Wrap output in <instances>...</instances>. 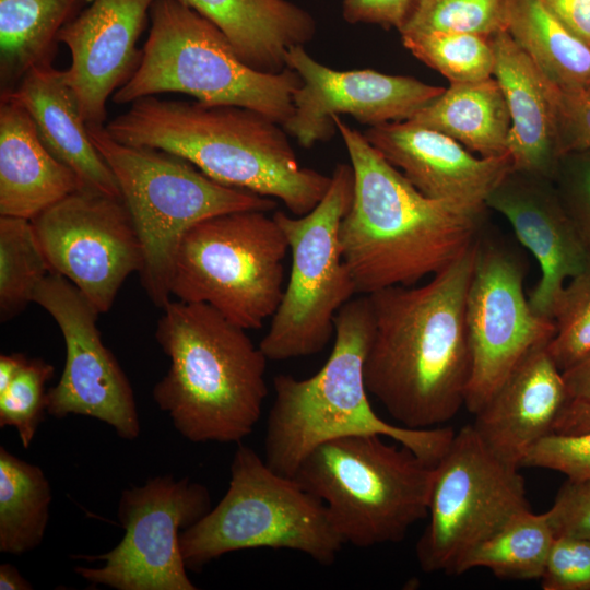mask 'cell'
Listing matches in <instances>:
<instances>
[{"label": "cell", "instance_id": "2", "mask_svg": "<svg viewBox=\"0 0 590 590\" xmlns=\"http://www.w3.org/2000/svg\"><path fill=\"white\" fill-rule=\"evenodd\" d=\"M332 120L354 172L340 224L343 260L357 294L416 285L464 252L484 229L485 211L426 197L340 116Z\"/></svg>", "mask_w": 590, "mask_h": 590}, {"label": "cell", "instance_id": "33", "mask_svg": "<svg viewBox=\"0 0 590 590\" xmlns=\"http://www.w3.org/2000/svg\"><path fill=\"white\" fill-rule=\"evenodd\" d=\"M508 27V0H416L403 33L455 32L491 38Z\"/></svg>", "mask_w": 590, "mask_h": 590}, {"label": "cell", "instance_id": "4", "mask_svg": "<svg viewBox=\"0 0 590 590\" xmlns=\"http://www.w3.org/2000/svg\"><path fill=\"white\" fill-rule=\"evenodd\" d=\"M155 339L169 358L152 397L192 442H240L260 420L268 394L267 356L206 304L169 302Z\"/></svg>", "mask_w": 590, "mask_h": 590}, {"label": "cell", "instance_id": "10", "mask_svg": "<svg viewBox=\"0 0 590 590\" xmlns=\"http://www.w3.org/2000/svg\"><path fill=\"white\" fill-rule=\"evenodd\" d=\"M288 251L284 233L266 211L205 219L178 245L170 294L206 304L245 330L260 329L281 303Z\"/></svg>", "mask_w": 590, "mask_h": 590}, {"label": "cell", "instance_id": "3", "mask_svg": "<svg viewBox=\"0 0 590 590\" xmlns=\"http://www.w3.org/2000/svg\"><path fill=\"white\" fill-rule=\"evenodd\" d=\"M105 129L119 143L174 153L220 184L279 199L293 215L310 212L331 182L299 165L280 123L241 106L148 96Z\"/></svg>", "mask_w": 590, "mask_h": 590}, {"label": "cell", "instance_id": "27", "mask_svg": "<svg viewBox=\"0 0 590 590\" xmlns=\"http://www.w3.org/2000/svg\"><path fill=\"white\" fill-rule=\"evenodd\" d=\"M81 0H0L1 93L34 67L51 62L58 35Z\"/></svg>", "mask_w": 590, "mask_h": 590}, {"label": "cell", "instance_id": "46", "mask_svg": "<svg viewBox=\"0 0 590 590\" xmlns=\"http://www.w3.org/2000/svg\"><path fill=\"white\" fill-rule=\"evenodd\" d=\"M0 589L32 590L33 586L20 574L15 566L5 563L0 565Z\"/></svg>", "mask_w": 590, "mask_h": 590}, {"label": "cell", "instance_id": "40", "mask_svg": "<svg viewBox=\"0 0 590 590\" xmlns=\"http://www.w3.org/2000/svg\"><path fill=\"white\" fill-rule=\"evenodd\" d=\"M557 114L562 155L590 150V90L557 86Z\"/></svg>", "mask_w": 590, "mask_h": 590}, {"label": "cell", "instance_id": "14", "mask_svg": "<svg viewBox=\"0 0 590 590\" xmlns=\"http://www.w3.org/2000/svg\"><path fill=\"white\" fill-rule=\"evenodd\" d=\"M526 273L521 255L483 229L465 303L472 368L464 405L472 414L531 350L555 334L553 320L538 315L524 294Z\"/></svg>", "mask_w": 590, "mask_h": 590}, {"label": "cell", "instance_id": "12", "mask_svg": "<svg viewBox=\"0 0 590 590\" xmlns=\"http://www.w3.org/2000/svg\"><path fill=\"white\" fill-rule=\"evenodd\" d=\"M519 469L495 455L472 424L455 433L435 465L428 523L416 543L422 570L460 575L481 544L530 509Z\"/></svg>", "mask_w": 590, "mask_h": 590}, {"label": "cell", "instance_id": "13", "mask_svg": "<svg viewBox=\"0 0 590 590\" xmlns=\"http://www.w3.org/2000/svg\"><path fill=\"white\" fill-rule=\"evenodd\" d=\"M209 489L188 477H152L122 491L117 517L125 534L110 551L82 556L101 567H74L93 585L116 590H197L179 547L182 530L211 509Z\"/></svg>", "mask_w": 590, "mask_h": 590}, {"label": "cell", "instance_id": "32", "mask_svg": "<svg viewBox=\"0 0 590 590\" xmlns=\"http://www.w3.org/2000/svg\"><path fill=\"white\" fill-rule=\"evenodd\" d=\"M400 35L403 46L414 57L447 78L450 83L493 76L495 57L487 37L439 31Z\"/></svg>", "mask_w": 590, "mask_h": 590}, {"label": "cell", "instance_id": "22", "mask_svg": "<svg viewBox=\"0 0 590 590\" xmlns=\"http://www.w3.org/2000/svg\"><path fill=\"white\" fill-rule=\"evenodd\" d=\"M489 39L495 57L493 76L511 121L507 146L512 167L552 179L562 156L557 86L507 31Z\"/></svg>", "mask_w": 590, "mask_h": 590}, {"label": "cell", "instance_id": "31", "mask_svg": "<svg viewBox=\"0 0 590 590\" xmlns=\"http://www.w3.org/2000/svg\"><path fill=\"white\" fill-rule=\"evenodd\" d=\"M51 269L31 220L0 215V320L23 311Z\"/></svg>", "mask_w": 590, "mask_h": 590}, {"label": "cell", "instance_id": "11", "mask_svg": "<svg viewBox=\"0 0 590 590\" xmlns=\"http://www.w3.org/2000/svg\"><path fill=\"white\" fill-rule=\"evenodd\" d=\"M354 194L351 165L338 164L321 201L305 215L273 214L288 244L291 269L281 303L259 346L270 361L321 352L338 311L357 294L339 229Z\"/></svg>", "mask_w": 590, "mask_h": 590}, {"label": "cell", "instance_id": "39", "mask_svg": "<svg viewBox=\"0 0 590 590\" xmlns=\"http://www.w3.org/2000/svg\"><path fill=\"white\" fill-rule=\"evenodd\" d=\"M545 512L555 538L590 540V480L567 479Z\"/></svg>", "mask_w": 590, "mask_h": 590}, {"label": "cell", "instance_id": "23", "mask_svg": "<svg viewBox=\"0 0 590 590\" xmlns=\"http://www.w3.org/2000/svg\"><path fill=\"white\" fill-rule=\"evenodd\" d=\"M83 188L46 148L28 111L10 93H1L0 215L32 220Z\"/></svg>", "mask_w": 590, "mask_h": 590}, {"label": "cell", "instance_id": "24", "mask_svg": "<svg viewBox=\"0 0 590 590\" xmlns=\"http://www.w3.org/2000/svg\"><path fill=\"white\" fill-rule=\"evenodd\" d=\"M10 93L32 116L46 148L80 178L84 189L121 198L116 177L93 144L64 71L32 68Z\"/></svg>", "mask_w": 590, "mask_h": 590}, {"label": "cell", "instance_id": "43", "mask_svg": "<svg viewBox=\"0 0 590 590\" xmlns=\"http://www.w3.org/2000/svg\"><path fill=\"white\" fill-rule=\"evenodd\" d=\"M589 429L590 403L568 401L555 422L553 433L574 435Z\"/></svg>", "mask_w": 590, "mask_h": 590}, {"label": "cell", "instance_id": "1", "mask_svg": "<svg viewBox=\"0 0 590 590\" xmlns=\"http://www.w3.org/2000/svg\"><path fill=\"white\" fill-rule=\"evenodd\" d=\"M476 240L425 284L366 295L374 330L366 387L403 427L451 420L465 402L472 357L465 303Z\"/></svg>", "mask_w": 590, "mask_h": 590}, {"label": "cell", "instance_id": "17", "mask_svg": "<svg viewBox=\"0 0 590 590\" xmlns=\"http://www.w3.org/2000/svg\"><path fill=\"white\" fill-rule=\"evenodd\" d=\"M285 66L300 76L302 85L292 96L293 115L282 127L307 149L334 135L333 115L349 114L369 127L406 121L445 91L412 76L371 69L333 70L304 46L286 51Z\"/></svg>", "mask_w": 590, "mask_h": 590}, {"label": "cell", "instance_id": "29", "mask_svg": "<svg viewBox=\"0 0 590 590\" xmlns=\"http://www.w3.org/2000/svg\"><path fill=\"white\" fill-rule=\"evenodd\" d=\"M51 487L40 467L0 447V552L22 555L43 542Z\"/></svg>", "mask_w": 590, "mask_h": 590}, {"label": "cell", "instance_id": "35", "mask_svg": "<svg viewBox=\"0 0 590 590\" xmlns=\"http://www.w3.org/2000/svg\"><path fill=\"white\" fill-rule=\"evenodd\" d=\"M55 368L42 358H28L9 387L0 393V427L16 429L27 449L47 413L45 385Z\"/></svg>", "mask_w": 590, "mask_h": 590}, {"label": "cell", "instance_id": "36", "mask_svg": "<svg viewBox=\"0 0 590 590\" xmlns=\"http://www.w3.org/2000/svg\"><path fill=\"white\" fill-rule=\"evenodd\" d=\"M552 180L567 215L590 248V150L563 154Z\"/></svg>", "mask_w": 590, "mask_h": 590}, {"label": "cell", "instance_id": "9", "mask_svg": "<svg viewBox=\"0 0 590 590\" xmlns=\"http://www.w3.org/2000/svg\"><path fill=\"white\" fill-rule=\"evenodd\" d=\"M343 544L321 499L241 444L225 495L179 534L182 559L192 571L229 552L258 547L297 551L328 566Z\"/></svg>", "mask_w": 590, "mask_h": 590}, {"label": "cell", "instance_id": "30", "mask_svg": "<svg viewBox=\"0 0 590 590\" xmlns=\"http://www.w3.org/2000/svg\"><path fill=\"white\" fill-rule=\"evenodd\" d=\"M554 540L546 512L528 509L481 544L464 560L460 575L486 568L500 579H540Z\"/></svg>", "mask_w": 590, "mask_h": 590}, {"label": "cell", "instance_id": "26", "mask_svg": "<svg viewBox=\"0 0 590 590\" xmlns=\"http://www.w3.org/2000/svg\"><path fill=\"white\" fill-rule=\"evenodd\" d=\"M410 121L437 130L482 157L508 154L510 116L495 78L450 83Z\"/></svg>", "mask_w": 590, "mask_h": 590}, {"label": "cell", "instance_id": "19", "mask_svg": "<svg viewBox=\"0 0 590 590\" xmlns=\"http://www.w3.org/2000/svg\"><path fill=\"white\" fill-rule=\"evenodd\" d=\"M485 205L507 219L518 240L538 261L541 276L528 299L538 315L552 319L555 298L590 255L553 180L512 168L489 193Z\"/></svg>", "mask_w": 590, "mask_h": 590}, {"label": "cell", "instance_id": "18", "mask_svg": "<svg viewBox=\"0 0 590 590\" xmlns=\"http://www.w3.org/2000/svg\"><path fill=\"white\" fill-rule=\"evenodd\" d=\"M156 0H91L60 30L58 42L70 50L64 78L87 128L105 127L108 97L137 69V42Z\"/></svg>", "mask_w": 590, "mask_h": 590}, {"label": "cell", "instance_id": "45", "mask_svg": "<svg viewBox=\"0 0 590 590\" xmlns=\"http://www.w3.org/2000/svg\"><path fill=\"white\" fill-rule=\"evenodd\" d=\"M27 357L21 353L1 354L0 356V393L11 384L15 375L26 362Z\"/></svg>", "mask_w": 590, "mask_h": 590}, {"label": "cell", "instance_id": "34", "mask_svg": "<svg viewBox=\"0 0 590 590\" xmlns=\"http://www.w3.org/2000/svg\"><path fill=\"white\" fill-rule=\"evenodd\" d=\"M555 334L547 351L563 373L590 353V255L554 300Z\"/></svg>", "mask_w": 590, "mask_h": 590}, {"label": "cell", "instance_id": "16", "mask_svg": "<svg viewBox=\"0 0 590 590\" xmlns=\"http://www.w3.org/2000/svg\"><path fill=\"white\" fill-rule=\"evenodd\" d=\"M33 302L58 324L66 344V363L58 384L46 394L47 413L102 421L127 440L140 435V418L131 384L97 329V311L64 276L50 272Z\"/></svg>", "mask_w": 590, "mask_h": 590}, {"label": "cell", "instance_id": "42", "mask_svg": "<svg viewBox=\"0 0 590 590\" xmlns=\"http://www.w3.org/2000/svg\"><path fill=\"white\" fill-rule=\"evenodd\" d=\"M578 39L590 47V0H542Z\"/></svg>", "mask_w": 590, "mask_h": 590}, {"label": "cell", "instance_id": "7", "mask_svg": "<svg viewBox=\"0 0 590 590\" xmlns=\"http://www.w3.org/2000/svg\"><path fill=\"white\" fill-rule=\"evenodd\" d=\"M87 130L116 177L138 233L143 252L141 285L161 309L170 302L175 253L190 227L219 214L269 212L278 205L272 198L213 180L174 153L119 143L105 127Z\"/></svg>", "mask_w": 590, "mask_h": 590}, {"label": "cell", "instance_id": "5", "mask_svg": "<svg viewBox=\"0 0 590 590\" xmlns=\"http://www.w3.org/2000/svg\"><path fill=\"white\" fill-rule=\"evenodd\" d=\"M374 321L366 295L349 300L334 319V342L321 369L309 378H273L274 400L264 437V461L293 477L316 446L342 436L389 437L436 465L449 448L450 427L412 429L390 424L370 405L364 366Z\"/></svg>", "mask_w": 590, "mask_h": 590}, {"label": "cell", "instance_id": "25", "mask_svg": "<svg viewBox=\"0 0 590 590\" xmlns=\"http://www.w3.org/2000/svg\"><path fill=\"white\" fill-rule=\"evenodd\" d=\"M214 25L237 56L261 72L279 73L286 51L316 34L312 15L288 0H178Z\"/></svg>", "mask_w": 590, "mask_h": 590}, {"label": "cell", "instance_id": "15", "mask_svg": "<svg viewBox=\"0 0 590 590\" xmlns=\"http://www.w3.org/2000/svg\"><path fill=\"white\" fill-rule=\"evenodd\" d=\"M31 222L51 272L69 280L98 315L142 269V246L122 198L83 188Z\"/></svg>", "mask_w": 590, "mask_h": 590}, {"label": "cell", "instance_id": "28", "mask_svg": "<svg viewBox=\"0 0 590 590\" xmlns=\"http://www.w3.org/2000/svg\"><path fill=\"white\" fill-rule=\"evenodd\" d=\"M507 32L556 86L590 90V47L542 0H508Z\"/></svg>", "mask_w": 590, "mask_h": 590}, {"label": "cell", "instance_id": "38", "mask_svg": "<svg viewBox=\"0 0 590 590\" xmlns=\"http://www.w3.org/2000/svg\"><path fill=\"white\" fill-rule=\"evenodd\" d=\"M540 579L544 590H590V540L555 538Z\"/></svg>", "mask_w": 590, "mask_h": 590}, {"label": "cell", "instance_id": "41", "mask_svg": "<svg viewBox=\"0 0 590 590\" xmlns=\"http://www.w3.org/2000/svg\"><path fill=\"white\" fill-rule=\"evenodd\" d=\"M416 0H343L342 13L351 24H376L400 31Z\"/></svg>", "mask_w": 590, "mask_h": 590}, {"label": "cell", "instance_id": "6", "mask_svg": "<svg viewBox=\"0 0 590 590\" xmlns=\"http://www.w3.org/2000/svg\"><path fill=\"white\" fill-rule=\"evenodd\" d=\"M141 60L113 94L116 104L161 93H182L206 104L259 111L283 126L293 115V93L302 85L291 68L279 73L247 66L224 33L178 0H156Z\"/></svg>", "mask_w": 590, "mask_h": 590}, {"label": "cell", "instance_id": "20", "mask_svg": "<svg viewBox=\"0 0 590 590\" xmlns=\"http://www.w3.org/2000/svg\"><path fill=\"white\" fill-rule=\"evenodd\" d=\"M364 135L426 197L480 211L514 168L509 154L477 157L447 134L410 120L369 127Z\"/></svg>", "mask_w": 590, "mask_h": 590}, {"label": "cell", "instance_id": "37", "mask_svg": "<svg viewBox=\"0 0 590 590\" xmlns=\"http://www.w3.org/2000/svg\"><path fill=\"white\" fill-rule=\"evenodd\" d=\"M557 471L569 480H590V429L580 434L551 433L524 455L521 468Z\"/></svg>", "mask_w": 590, "mask_h": 590}, {"label": "cell", "instance_id": "21", "mask_svg": "<svg viewBox=\"0 0 590 590\" xmlns=\"http://www.w3.org/2000/svg\"><path fill=\"white\" fill-rule=\"evenodd\" d=\"M568 402L563 373L547 344L531 350L491 400L474 414L472 424L488 448L504 461L521 468L527 451L554 432Z\"/></svg>", "mask_w": 590, "mask_h": 590}, {"label": "cell", "instance_id": "8", "mask_svg": "<svg viewBox=\"0 0 590 590\" xmlns=\"http://www.w3.org/2000/svg\"><path fill=\"white\" fill-rule=\"evenodd\" d=\"M381 437L327 440L306 455L293 476L324 503L344 544L401 542L428 515L435 465Z\"/></svg>", "mask_w": 590, "mask_h": 590}, {"label": "cell", "instance_id": "44", "mask_svg": "<svg viewBox=\"0 0 590 590\" xmlns=\"http://www.w3.org/2000/svg\"><path fill=\"white\" fill-rule=\"evenodd\" d=\"M568 401L590 403V353L563 371Z\"/></svg>", "mask_w": 590, "mask_h": 590}]
</instances>
